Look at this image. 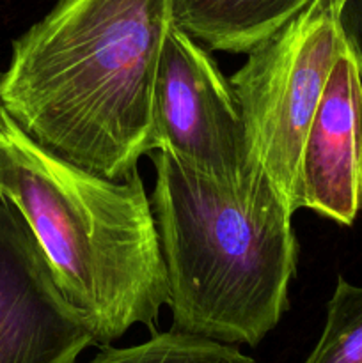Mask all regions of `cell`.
<instances>
[{
    "instance_id": "11",
    "label": "cell",
    "mask_w": 362,
    "mask_h": 363,
    "mask_svg": "<svg viewBox=\"0 0 362 363\" xmlns=\"http://www.w3.org/2000/svg\"><path fill=\"white\" fill-rule=\"evenodd\" d=\"M337 20L362 77V0H343L337 6Z\"/></svg>"
},
{
    "instance_id": "3",
    "label": "cell",
    "mask_w": 362,
    "mask_h": 363,
    "mask_svg": "<svg viewBox=\"0 0 362 363\" xmlns=\"http://www.w3.org/2000/svg\"><path fill=\"white\" fill-rule=\"evenodd\" d=\"M0 194L25 216L96 346L135 325L156 333L169 294L138 170L112 181L82 169L32 140L0 106Z\"/></svg>"
},
{
    "instance_id": "8",
    "label": "cell",
    "mask_w": 362,
    "mask_h": 363,
    "mask_svg": "<svg viewBox=\"0 0 362 363\" xmlns=\"http://www.w3.org/2000/svg\"><path fill=\"white\" fill-rule=\"evenodd\" d=\"M312 0H170L172 23L212 50L248 53Z\"/></svg>"
},
{
    "instance_id": "9",
    "label": "cell",
    "mask_w": 362,
    "mask_h": 363,
    "mask_svg": "<svg viewBox=\"0 0 362 363\" xmlns=\"http://www.w3.org/2000/svg\"><path fill=\"white\" fill-rule=\"evenodd\" d=\"M87 363H254L236 346L215 342L188 333H153L146 342L130 347H102Z\"/></svg>"
},
{
    "instance_id": "10",
    "label": "cell",
    "mask_w": 362,
    "mask_h": 363,
    "mask_svg": "<svg viewBox=\"0 0 362 363\" xmlns=\"http://www.w3.org/2000/svg\"><path fill=\"white\" fill-rule=\"evenodd\" d=\"M304 363H362V287L337 279L325 326Z\"/></svg>"
},
{
    "instance_id": "5",
    "label": "cell",
    "mask_w": 362,
    "mask_h": 363,
    "mask_svg": "<svg viewBox=\"0 0 362 363\" xmlns=\"http://www.w3.org/2000/svg\"><path fill=\"white\" fill-rule=\"evenodd\" d=\"M167 151L227 186L248 174L243 117L231 82L190 34L170 25L156 66L151 152Z\"/></svg>"
},
{
    "instance_id": "12",
    "label": "cell",
    "mask_w": 362,
    "mask_h": 363,
    "mask_svg": "<svg viewBox=\"0 0 362 363\" xmlns=\"http://www.w3.org/2000/svg\"><path fill=\"white\" fill-rule=\"evenodd\" d=\"M332 2H334V4H336V7H337V6H339V4H341V2H343V0H332Z\"/></svg>"
},
{
    "instance_id": "4",
    "label": "cell",
    "mask_w": 362,
    "mask_h": 363,
    "mask_svg": "<svg viewBox=\"0 0 362 363\" xmlns=\"http://www.w3.org/2000/svg\"><path fill=\"white\" fill-rule=\"evenodd\" d=\"M346 39L332 0H312L248 52L231 77L245 124L248 167H259L297 213L302 145Z\"/></svg>"
},
{
    "instance_id": "6",
    "label": "cell",
    "mask_w": 362,
    "mask_h": 363,
    "mask_svg": "<svg viewBox=\"0 0 362 363\" xmlns=\"http://www.w3.org/2000/svg\"><path fill=\"white\" fill-rule=\"evenodd\" d=\"M91 346L31 225L0 194V363H77Z\"/></svg>"
},
{
    "instance_id": "1",
    "label": "cell",
    "mask_w": 362,
    "mask_h": 363,
    "mask_svg": "<svg viewBox=\"0 0 362 363\" xmlns=\"http://www.w3.org/2000/svg\"><path fill=\"white\" fill-rule=\"evenodd\" d=\"M170 0H59L13 43L0 106L48 151L106 179L151 152Z\"/></svg>"
},
{
    "instance_id": "7",
    "label": "cell",
    "mask_w": 362,
    "mask_h": 363,
    "mask_svg": "<svg viewBox=\"0 0 362 363\" xmlns=\"http://www.w3.org/2000/svg\"><path fill=\"white\" fill-rule=\"evenodd\" d=\"M298 208L344 227L362 209V77L348 45L332 64L302 145Z\"/></svg>"
},
{
    "instance_id": "2",
    "label": "cell",
    "mask_w": 362,
    "mask_h": 363,
    "mask_svg": "<svg viewBox=\"0 0 362 363\" xmlns=\"http://www.w3.org/2000/svg\"><path fill=\"white\" fill-rule=\"evenodd\" d=\"M149 155L172 330L256 347L290 307L295 213L259 167H248L240 186H227L170 152Z\"/></svg>"
}]
</instances>
